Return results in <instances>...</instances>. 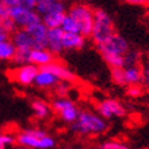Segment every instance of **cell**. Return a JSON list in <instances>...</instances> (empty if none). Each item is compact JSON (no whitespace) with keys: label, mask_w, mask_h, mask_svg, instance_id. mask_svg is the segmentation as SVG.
I'll return each mask as SVG.
<instances>
[{"label":"cell","mask_w":149,"mask_h":149,"mask_svg":"<svg viewBox=\"0 0 149 149\" xmlns=\"http://www.w3.org/2000/svg\"><path fill=\"white\" fill-rule=\"evenodd\" d=\"M55 61V55H52L47 49L44 50H32L29 56V63L36 67H45Z\"/></svg>","instance_id":"cell-14"},{"label":"cell","mask_w":149,"mask_h":149,"mask_svg":"<svg viewBox=\"0 0 149 149\" xmlns=\"http://www.w3.org/2000/svg\"><path fill=\"white\" fill-rule=\"evenodd\" d=\"M142 61V55L139 51L129 50L124 55V68L125 67H135L139 65V62Z\"/></svg>","instance_id":"cell-22"},{"label":"cell","mask_w":149,"mask_h":149,"mask_svg":"<svg viewBox=\"0 0 149 149\" xmlns=\"http://www.w3.org/2000/svg\"><path fill=\"white\" fill-rule=\"evenodd\" d=\"M16 142V136L11 133H3L0 131V149H6L7 146L13 144Z\"/></svg>","instance_id":"cell-29"},{"label":"cell","mask_w":149,"mask_h":149,"mask_svg":"<svg viewBox=\"0 0 149 149\" xmlns=\"http://www.w3.org/2000/svg\"><path fill=\"white\" fill-rule=\"evenodd\" d=\"M7 13L13 19V22L16 23L18 29H26L33 24L41 22V16L35 10L26 9V7L21 5L10 7Z\"/></svg>","instance_id":"cell-5"},{"label":"cell","mask_w":149,"mask_h":149,"mask_svg":"<svg viewBox=\"0 0 149 149\" xmlns=\"http://www.w3.org/2000/svg\"><path fill=\"white\" fill-rule=\"evenodd\" d=\"M114 34H115V29H114V23L111 17L102 9L95 10L93 28L91 33V38L93 42L97 46L102 45L103 42H106Z\"/></svg>","instance_id":"cell-3"},{"label":"cell","mask_w":149,"mask_h":149,"mask_svg":"<svg viewBox=\"0 0 149 149\" xmlns=\"http://www.w3.org/2000/svg\"><path fill=\"white\" fill-rule=\"evenodd\" d=\"M51 109L59 115L61 120L67 124H73L77 121L80 110L77 104L67 97H58L51 103Z\"/></svg>","instance_id":"cell-6"},{"label":"cell","mask_w":149,"mask_h":149,"mask_svg":"<svg viewBox=\"0 0 149 149\" xmlns=\"http://www.w3.org/2000/svg\"><path fill=\"white\" fill-rule=\"evenodd\" d=\"M39 73V67L34 64H23L18 65L9 72V77L12 81L17 83L22 86H29L34 84V80Z\"/></svg>","instance_id":"cell-7"},{"label":"cell","mask_w":149,"mask_h":149,"mask_svg":"<svg viewBox=\"0 0 149 149\" xmlns=\"http://www.w3.org/2000/svg\"><path fill=\"white\" fill-rule=\"evenodd\" d=\"M55 91L58 95V97H67L69 92V84L67 81H59L55 86Z\"/></svg>","instance_id":"cell-30"},{"label":"cell","mask_w":149,"mask_h":149,"mask_svg":"<svg viewBox=\"0 0 149 149\" xmlns=\"http://www.w3.org/2000/svg\"><path fill=\"white\" fill-rule=\"evenodd\" d=\"M126 93H127V96H130V97H132V98H137V97H139V96H142L143 87L141 85H131V86L127 87Z\"/></svg>","instance_id":"cell-32"},{"label":"cell","mask_w":149,"mask_h":149,"mask_svg":"<svg viewBox=\"0 0 149 149\" xmlns=\"http://www.w3.org/2000/svg\"><path fill=\"white\" fill-rule=\"evenodd\" d=\"M98 149H129L127 144L124 142H119V141H107L100 144Z\"/></svg>","instance_id":"cell-28"},{"label":"cell","mask_w":149,"mask_h":149,"mask_svg":"<svg viewBox=\"0 0 149 149\" xmlns=\"http://www.w3.org/2000/svg\"><path fill=\"white\" fill-rule=\"evenodd\" d=\"M64 16H65V12H51L47 15H44L41 17V22L46 26L47 29L59 28Z\"/></svg>","instance_id":"cell-19"},{"label":"cell","mask_w":149,"mask_h":149,"mask_svg":"<svg viewBox=\"0 0 149 149\" xmlns=\"http://www.w3.org/2000/svg\"><path fill=\"white\" fill-rule=\"evenodd\" d=\"M141 68H142V84L149 88V56Z\"/></svg>","instance_id":"cell-31"},{"label":"cell","mask_w":149,"mask_h":149,"mask_svg":"<svg viewBox=\"0 0 149 149\" xmlns=\"http://www.w3.org/2000/svg\"><path fill=\"white\" fill-rule=\"evenodd\" d=\"M11 41L16 49H27V50H39V46L36 41L33 39V36L29 34L26 29H17L11 35Z\"/></svg>","instance_id":"cell-10"},{"label":"cell","mask_w":149,"mask_h":149,"mask_svg":"<svg viewBox=\"0 0 149 149\" xmlns=\"http://www.w3.org/2000/svg\"><path fill=\"white\" fill-rule=\"evenodd\" d=\"M35 11L42 17L44 15L51 12H65V7L63 3H44L39 1L35 7Z\"/></svg>","instance_id":"cell-18"},{"label":"cell","mask_w":149,"mask_h":149,"mask_svg":"<svg viewBox=\"0 0 149 149\" xmlns=\"http://www.w3.org/2000/svg\"><path fill=\"white\" fill-rule=\"evenodd\" d=\"M26 31L31 34L33 36V39L36 41V44H38V46H39V50L47 49V31L49 29L46 28V26L42 22L26 28Z\"/></svg>","instance_id":"cell-12"},{"label":"cell","mask_w":149,"mask_h":149,"mask_svg":"<svg viewBox=\"0 0 149 149\" xmlns=\"http://www.w3.org/2000/svg\"><path fill=\"white\" fill-rule=\"evenodd\" d=\"M108 125L106 119L92 111L83 110L79 113L75 123L72 124V130L79 135H98L107 130Z\"/></svg>","instance_id":"cell-1"},{"label":"cell","mask_w":149,"mask_h":149,"mask_svg":"<svg viewBox=\"0 0 149 149\" xmlns=\"http://www.w3.org/2000/svg\"><path fill=\"white\" fill-rule=\"evenodd\" d=\"M126 85H139L142 84V68L141 65L135 67H125L124 68Z\"/></svg>","instance_id":"cell-17"},{"label":"cell","mask_w":149,"mask_h":149,"mask_svg":"<svg viewBox=\"0 0 149 149\" xmlns=\"http://www.w3.org/2000/svg\"><path fill=\"white\" fill-rule=\"evenodd\" d=\"M39 1H44V3H63V0H39Z\"/></svg>","instance_id":"cell-38"},{"label":"cell","mask_w":149,"mask_h":149,"mask_svg":"<svg viewBox=\"0 0 149 149\" xmlns=\"http://www.w3.org/2000/svg\"><path fill=\"white\" fill-rule=\"evenodd\" d=\"M0 26H1L5 29V32L9 33L10 35H12L18 29L16 23L13 22V19L9 16V13L5 15V16H3V17H0Z\"/></svg>","instance_id":"cell-26"},{"label":"cell","mask_w":149,"mask_h":149,"mask_svg":"<svg viewBox=\"0 0 149 149\" xmlns=\"http://www.w3.org/2000/svg\"><path fill=\"white\" fill-rule=\"evenodd\" d=\"M62 38L63 31L61 28H52L47 31V50L52 55H57L63 51Z\"/></svg>","instance_id":"cell-13"},{"label":"cell","mask_w":149,"mask_h":149,"mask_svg":"<svg viewBox=\"0 0 149 149\" xmlns=\"http://www.w3.org/2000/svg\"><path fill=\"white\" fill-rule=\"evenodd\" d=\"M31 51L32 50H27V49H17L16 54L12 61L16 63L17 65H23L29 63V56H31Z\"/></svg>","instance_id":"cell-25"},{"label":"cell","mask_w":149,"mask_h":149,"mask_svg":"<svg viewBox=\"0 0 149 149\" xmlns=\"http://www.w3.org/2000/svg\"><path fill=\"white\" fill-rule=\"evenodd\" d=\"M59 28L63 31V33H79V27L77 24V22L74 21L68 13H65Z\"/></svg>","instance_id":"cell-24"},{"label":"cell","mask_w":149,"mask_h":149,"mask_svg":"<svg viewBox=\"0 0 149 149\" xmlns=\"http://www.w3.org/2000/svg\"><path fill=\"white\" fill-rule=\"evenodd\" d=\"M97 50L101 52V55H103V54H113V55L124 56L126 52L130 50V46H129V42L126 41V39L124 38V36L115 33L106 42H103L102 45H98Z\"/></svg>","instance_id":"cell-9"},{"label":"cell","mask_w":149,"mask_h":149,"mask_svg":"<svg viewBox=\"0 0 149 149\" xmlns=\"http://www.w3.org/2000/svg\"><path fill=\"white\" fill-rule=\"evenodd\" d=\"M7 11H9V9L0 1V17H3V16H5V15H7Z\"/></svg>","instance_id":"cell-37"},{"label":"cell","mask_w":149,"mask_h":149,"mask_svg":"<svg viewBox=\"0 0 149 149\" xmlns=\"http://www.w3.org/2000/svg\"><path fill=\"white\" fill-rule=\"evenodd\" d=\"M7 9H10V7H13V6H17V5H19V3H21V0H0Z\"/></svg>","instance_id":"cell-34"},{"label":"cell","mask_w":149,"mask_h":149,"mask_svg":"<svg viewBox=\"0 0 149 149\" xmlns=\"http://www.w3.org/2000/svg\"><path fill=\"white\" fill-rule=\"evenodd\" d=\"M10 38V34L5 32V29L0 26V41H5V40H9Z\"/></svg>","instance_id":"cell-35"},{"label":"cell","mask_w":149,"mask_h":149,"mask_svg":"<svg viewBox=\"0 0 149 149\" xmlns=\"http://www.w3.org/2000/svg\"><path fill=\"white\" fill-rule=\"evenodd\" d=\"M68 15L77 22L79 27V33L83 36H91L93 28V15L95 10L84 4H77L70 7Z\"/></svg>","instance_id":"cell-4"},{"label":"cell","mask_w":149,"mask_h":149,"mask_svg":"<svg viewBox=\"0 0 149 149\" xmlns=\"http://www.w3.org/2000/svg\"><path fill=\"white\" fill-rule=\"evenodd\" d=\"M40 69H45L50 73H52L55 77H57L61 81H67V83H72V81H75L77 77L68 67H65L64 64L59 63V62H52L45 67H41Z\"/></svg>","instance_id":"cell-11"},{"label":"cell","mask_w":149,"mask_h":149,"mask_svg":"<svg viewBox=\"0 0 149 149\" xmlns=\"http://www.w3.org/2000/svg\"><path fill=\"white\" fill-rule=\"evenodd\" d=\"M144 4H147V5H149V0H144Z\"/></svg>","instance_id":"cell-39"},{"label":"cell","mask_w":149,"mask_h":149,"mask_svg":"<svg viewBox=\"0 0 149 149\" xmlns=\"http://www.w3.org/2000/svg\"><path fill=\"white\" fill-rule=\"evenodd\" d=\"M110 77L113 83L119 85V86H125V74H124V68H110Z\"/></svg>","instance_id":"cell-27"},{"label":"cell","mask_w":149,"mask_h":149,"mask_svg":"<svg viewBox=\"0 0 149 149\" xmlns=\"http://www.w3.org/2000/svg\"><path fill=\"white\" fill-rule=\"evenodd\" d=\"M16 143L23 148L35 149H51L56 144L54 137L38 129H28L18 132L16 135Z\"/></svg>","instance_id":"cell-2"},{"label":"cell","mask_w":149,"mask_h":149,"mask_svg":"<svg viewBox=\"0 0 149 149\" xmlns=\"http://www.w3.org/2000/svg\"><path fill=\"white\" fill-rule=\"evenodd\" d=\"M17 149H28V148H23V147H21V148H17Z\"/></svg>","instance_id":"cell-40"},{"label":"cell","mask_w":149,"mask_h":149,"mask_svg":"<svg viewBox=\"0 0 149 149\" xmlns=\"http://www.w3.org/2000/svg\"><path fill=\"white\" fill-rule=\"evenodd\" d=\"M32 109L34 111V115L38 118V119H45L49 116L50 114V110H51V107L46 102L44 101H34L32 103Z\"/></svg>","instance_id":"cell-21"},{"label":"cell","mask_w":149,"mask_h":149,"mask_svg":"<svg viewBox=\"0 0 149 149\" xmlns=\"http://www.w3.org/2000/svg\"><path fill=\"white\" fill-rule=\"evenodd\" d=\"M85 36L79 33H63L62 47L63 50H80L85 46Z\"/></svg>","instance_id":"cell-15"},{"label":"cell","mask_w":149,"mask_h":149,"mask_svg":"<svg viewBox=\"0 0 149 149\" xmlns=\"http://www.w3.org/2000/svg\"><path fill=\"white\" fill-rule=\"evenodd\" d=\"M16 46L9 39L5 41H0V61H12L16 54Z\"/></svg>","instance_id":"cell-20"},{"label":"cell","mask_w":149,"mask_h":149,"mask_svg":"<svg viewBox=\"0 0 149 149\" xmlns=\"http://www.w3.org/2000/svg\"><path fill=\"white\" fill-rule=\"evenodd\" d=\"M98 115L103 119H111V118H121L126 114V109L123 104L113 98H107L97 103L96 106Z\"/></svg>","instance_id":"cell-8"},{"label":"cell","mask_w":149,"mask_h":149,"mask_svg":"<svg viewBox=\"0 0 149 149\" xmlns=\"http://www.w3.org/2000/svg\"><path fill=\"white\" fill-rule=\"evenodd\" d=\"M130 5H144V0H124Z\"/></svg>","instance_id":"cell-36"},{"label":"cell","mask_w":149,"mask_h":149,"mask_svg":"<svg viewBox=\"0 0 149 149\" xmlns=\"http://www.w3.org/2000/svg\"><path fill=\"white\" fill-rule=\"evenodd\" d=\"M59 81L61 80H59L57 77H55L52 73L39 68V73L34 80V84L41 88H50V87H55Z\"/></svg>","instance_id":"cell-16"},{"label":"cell","mask_w":149,"mask_h":149,"mask_svg":"<svg viewBox=\"0 0 149 149\" xmlns=\"http://www.w3.org/2000/svg\"><path fill=\"white\" fill-rule=\"evenodd\" d=\"M38 3H39V0H21L19 5L26 7V9H29V10H35Z\"/></svg>","instance_id":"cell-33"},{"label":"cell","mask_w":149,"mask_h":149,"mask_svg":"<svg viewBox=\"0 0 149 149\" xmlns=\"http://www.w3.org/2000/svg\"><path fill=\"white\" fill-rule=\"evenodd\" d=\"M102 57L110 68H124V56L113 55V54H103Z\"/></svg>","instance_id":"cell-23"}]
</instances>
